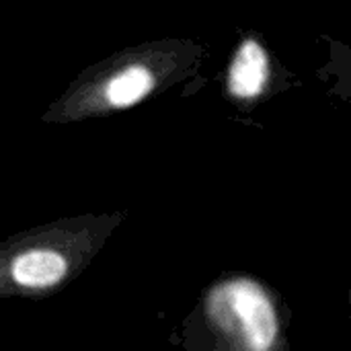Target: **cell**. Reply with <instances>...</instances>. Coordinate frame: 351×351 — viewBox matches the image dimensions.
Returning <instances> with one entry per match:
<instances>
[{"mask_svg": "<svg viewBox=\"0 0 351 351\" xmlns=\"http://www.w3.org/2000/svg\"><path fill=\"white\" fill-rule=\"evenodd\" d=\"M290 306L284 296L249 274H224L199 296L183 321L185 351L290 350Z\"/></svg>", "mask_w": 351, "mask_h": 351, "instance_id": "cell-3", "label": "cell"}, {"mask_svg": "<svg viewBox=\"0 0 351 351\" xmlns=\"http://www.w3.org/2000/svg\"><path fill=\"white\" fill-rule=\"evenodd\" d=\"M128 212L64 216L0 241V300H45L78 280Z\"/></svg>", "mask_w": 351, "mask_h": 351, "instance_id": "cell-2", "label": "cell"}, {"mask_svg": "<svg viewBox=\"0 0 351 351\" xmlns=\"http://www.w3.org/2000/svg\"><path fill=\"white\" fill-rule=\"evenodd\" d=\"M284 351H290V350H284Z\"/></svg>", "mask_w": 351, "mask_h": 351, "instance_id": "cell-5", "label": "cell"}, {"mask_svg": "<svg viewBox=\"0 0 351 351\" xmlns=\"http://www.w3.org/2000/svg\"><path fill=\"white\" fill-rule=\"evenodd\" d=\"M290 72L257 33H247L234 45L226 66L224 93L243 111L255 109L290 86Z\"/></svg>", "mask_w": 351, "mask_h": 351, "instance_id": "cell-4", "label": "cell"}, {"mask_svg": "<svg viewBox=\"0 0 351 351\" xmlns=\"http://www.w3.org/2000/svg\"><path fill=\"white\" fill-rule=\"evenodd\" d=\"M208 47L165 37L113 51L86 66L41 115V123H76L128 111L197 76Z\"/></svg>", "mask_w": 351, "mask_h": 351, "instance_id": "cell-1", "label": "cell"}]
</instances>
